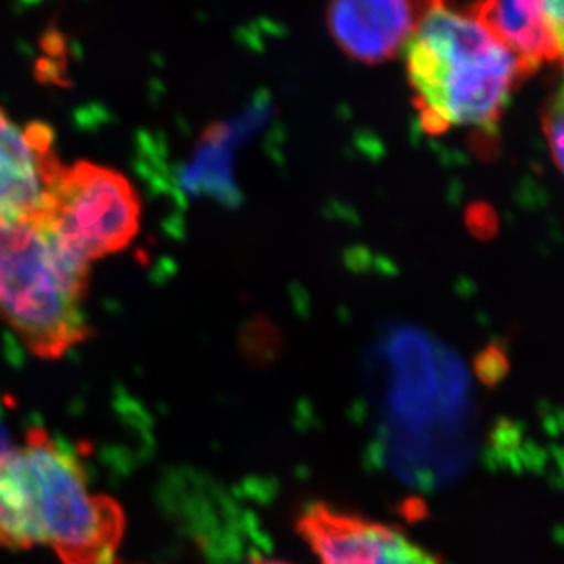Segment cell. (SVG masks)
<instances>
[{
    "mask_svg": "<svg viewBox=\"0 0 564 564\" xmlns=\"http://www.w3.org/2000/svg\"><path fill=\"white\" fill-rule=\"evenodd\" d=\"M445 0H330L326 26L343 54L380 65L405 50Z\"/></svg>",
    "mask_w": 564,
    "mask_h": 564,
    "instance_id": "cell-8",
    "label": "cell"
},
{
    "mask_svg": "<svg viewBox=\"0 0 564 564\" xmlns=\"http://www.w3.org/2000/svg\"><path fill=\"white\" fill-rule=\"evenodd\" d=\"M126 532L116 500L94 494L70 445L43 429L0 458V546H44L63 564H112Z\"/></svg>",
    "mask_w": 564,
    "mask_h": 564,
    "instance_id": "cell-2",
    "label": "cell"
},
{
    "mask_svg": "<svg viewBox=\"0 0 564 564\" xmlns=\"http://www.w3.org/2000/svg\"><path fill=\"white\" fill-rule=\"evenodd\" d=\"M544 19L564 59V0H541Z\"/></svg>",
    "mask_w": 564,
    "mask_h": 564,
    "instance_id": "cell-11",
    "label": "cell"
},
{
    "mask_svg": "<svg viewBox=\"0 0 564 564\" xmlns=\"http://www.w3.org/2000/svg\"><path fill=\"white\" fill-rule=\"evenodd\" d=\"M90 264L39 223L0 220V317L37 358L55 359L90 334Z\"/></svg>",
    "mask_w": 564,
    "mask_h": 564,
    "instance_id": "cell-4",
    "label": "cell"
},
{
    "mask_svg": "<svg viewBox=\"0 0 564 564\" xmlns=\"http://www.w3.org/2000/svg\"><path fill=\"white\" fill-rule=\"evenodd\" d=\"M250 564H290V563H284V561H278V560H257V561H251Z\"/></svg>",
    "mask_w": 564,
    "mask_h": 564,
    "instance_id": "cell-13",
    "label": "cell"
},
{
    "mask_svg": "<svg viewBox=\"0 0 564 564\" xmlns=\"http://www.w3.org/2000/svg\"><path fill=\"white\" fill-rule=\"evenodd\" d=\"M61 169L48 127L19 126L0 109V220L41 223Z\"/></svg>",
    "mask_w": 564,
    "mask_h": 564,
    "instance_id": "cell-7",
    "label": "cell"
},
{
    "mask_svg": "<svg viewBox=\"0 0 564 564\" xmlns=\"http://www.w3.org/2000/svg\"><path fill=\"white\" fill-rule=\"evenodd\" d=\"M112 564H115V563H112Z\"/></svg>",
    "mask_w": 564,
    "mask_h": 564,
    "instance_id": "cell-14",
    "label": "cell"
},
{
    "mask_svg": "<svg viewBox=\"0 0 564 564\" xmlns=\"http://www.w3.org/2000/svg\"><path fill=\"white\" fill-rule=\"evenodd\" d=\"M141 206L131 182L93 162L63 165L43 224L63 250L93 264L126 250L140 229Z\"/></svg>",
    "mask_w": 564,
    "mask_h": 564,
    "instance_id": "cell-5",
    "label": "cell"
},
{
    "mask_svg": "<svg viewBox=\"0 0 564 564\" xmlns=\"http://www.w3.org/2000/svg\"><path fill=\"white\" fill-rule=\"evenodd\" d=\"M372 372L383 464L423 488L453 480L471 456L475 420L460 359L427 332L400 326L378 343Z\"/></svg>",
    "mask_w": 564,
    "mask_h": 564,
    "instance_id": "cell-1",
    "label": "cell"
},
{
    "mask_svg": "<svg viewBox=\"0 0 564 564\" xmlns=\"http://www.w3.org/2000/svg\"><path fill=\"white\" fill-rule=\"evenodd\" d=\"M409 85L423 131L497 127L511 94L533 70L471 15L444 6L405 46Z\"/></svg>",
    "mask_w": 564,
    "mask_h": 564,
    "instance_id": "cell-3",
    "label": "cell"
},
{
    "mask_svg": "<svg viewBox=\"0 0 564 564\" xmlns=\"http://www.w3.org/2000/svg\"><path fill=\"white\" fill-rule=\"evenodd\" d=\"M543 129L550 151L564 174V88L550 99L543 115Z\"/></svg>",
    "mask_w": 564,
    "mask_h": 564,
    "instance_id": "cell-10",
    "label": "cell"
},
{
    "mask_svg": "<svg viewBox=\"0 0 564 564\" xmlns=\"http://www.w3.org/2000/svg\"><path fill=\"white\" fill-rule=\"evenodd\" d=\"M533 72L561 59L541 0H477L466 11Z\"/></svg>",
    "mask_w": 564,
    "mask_h": 564,
    "instance_id": "cell-9",
    "label": "cell"
},
{
    "mask_svg": "<svg viewBox=\"0 0 564 564\" xmlns=\"http://www.w3.org/2000/svg\"><path fill=\"white\" fill-rule=\"evenodd\" d=\"M297 530L319 564H444L400 528L312 505Z\"/></svg>",
    "mask_w": 564,
    "mask_h": 564,
    "instance_id": "cell-6",
    "label": "cell"
},
{
    "mask_svg": "<svg viewBox=\"0 0 564 564\" xmlns=\"http://www.w3.org/2000/svg\"><path fill=\"white\" fill-rule=\"evenodd\" d=\"M10 451V434L6 431L4 422H2V408H0V458Z\"/></svg>",
    "mask_w": 564,
    "mask_h": 564,
    "instance_id": "cell-12",
    "label": "cell"
}]
</instances>
